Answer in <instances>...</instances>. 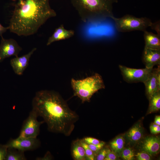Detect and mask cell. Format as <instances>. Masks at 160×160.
Here are the masks:
<instances>
[{"label":"cell","mask_w":160,"mask_h":160,"mask_svg":"<svg viewBox=\"0 0 160 160\" xmlns=\"http://www.w3.org/2000/svg\"><path fill=\"white\" fill-rule=\"evenodd\" d=\"M32 110L42 117L52 132L71 135L79 116L71 110L58 92L53 90L37 92L32 101Z\"/></svg>","instance_id":"1"},{"label":"cell","mask_w":160,"mask_h":160,"mask_svg":"<svg viewBox=\"0 0 160 160\" xmlns=\"http://www.w3.org/2000/svg\"><path fill=\"white\" fill-rule=\"evenodd\" d=\"M50 0H15L9 30L18 36L36 33L50 18L56 16L50 7Z\"/></svg>","instance_id":"2"},{"label":"cell","mask_w":160,"mask_h":160,"mask_svg":"<svg viewBox=\"0 0 160 160\" xmlns=\"http://www.w3.org/2000/svg\"><path fill=\"white\" fill-rule=\"evenodd\" d=\"M81 20L84 23L111 18L113 16V5L117 0H71Z\"/></svg>","instance_id":"3"},{"label":"cell","mask_w":160,"mask_h":160,"mask_svg":"<svg viewBox=\"0 0 160 160\" xmlns=\"http://www.w3.org/2000/svg\"><path fill=\"white\" fill-rule=\"evenodd\" d=\"M71 83L74 95L82 103L89 102L92 95L105 86L101 76L98 73L81 79L72 78Z\"/></svg>","instance_id":"4"},{"label":"cell","mask_w":160,"mask_h":160,"mask_svg":"<svg viewBox=\"0 0 160 160\" xmlns=\"http://www.w3.org/2000/svg\"><path fill=\"white\" fill-rule=\"evenodd\" d=\"M111 19L115 22V28L119 32H125L134 31L145 32L150 27L151 20L146 17H137L133 15H126L120 18L114 16Z\"/></svg>","instance_id":"5"},{"label":"cell","mask_w":160,"mask_h":160,"mask_svg":"<svg viewBox=\"0 0 160 160\" xmlns=\"http://www.w3.org/2000/svg\"><path fill=\"white\" fill-rule=\"evenodd\" d=\"M38 116L33 110L24 121L18 137L21 138H37L40 131L41 125L44 121H39Z\"/></svg>","instance_id":"6"},{"label":"cell","mask_w":160,"mask_h":160,"mask_svg":"<svg viewBox=\"0 0 160 160\" xmlns=\"http://www.w3.org/2000/svg\"><path fill=\"white\" fill-rule=\"evenodd\" d=\"M119 67L124 81L128 83H144L149 76L152 69L129 68L121 65Z\"/></svg>","instance_id":"7"},{"label":"cell","mask_w":160,"mask_h":160,"mask_svg":"<svg viewBox=\"0 0 160 160\" xmlns=\"http://www.w3.org/2000/svg\"><path fill=\"white\" fill-rule=\"evenodd\" d=\"M5 145L7 148H14L24 152L32 151L39 148L40 145L37 138H21L11 139Z\"/></svg>","instance_id":"8"},{"label":"cell","mask_w":160,"mask_h":160,"mask_svg":"<svg viewBox=\"0 0 160 160\" xmlns=\"http://www.w3.org/2000/svg\"><path fill=\"white\" fill-rule=\"evenodd\" d=\"M0 44V62L12 56H18L22 48L14 39H6L3 36Z\"/></svg>","instance_id":"9"},{"label":"cell","mask_w":160,"mask_h":160,"mask_svg":"<svg viewBox=\"0 0 160 160\" xmlns=\"http://www.w3.org/2000/svg\"><path fill=\"white\" fill-rule=\"evenodd\" d=\"M145 92L149 98L153 94L160 91V66L153 68L148 78L143 83Z\"/></svg>","instance_id":"10"},{"label":"cell","mask_w":160,"mask_h":160,"mask_svg":"<svg viewBox=\"0 0 160 160\" xmlns=\"http://www.w3.org/2000/svg\"><path fill=\"white\" fill-rule=\"evenodd\" d=\"M36 50V48H34L28 53L20 57H15L11 60L10 65L15 74L18 75L23 74L28 65L31 56Z\"/></svg>","instance_id":"11"},{"label":"cell","mask_w":160,"mask_h":160,"mask_svg":"<svg viewBox=\"0 0 160 160\" xmlns=\"http://www.w3.org/2000/svg\"><path fill=\"white\" fill-rule=\"evenodd\" d=\"M143 61L145 68H153L154 66L160 64V50L144 49L142 55Z\"/></svg>","instance_id":"12"},{"label":"cell","mask_w":160,"mask_h":160,"mask_svg":"<svg viewBox=\"0 0 160 160\" xmlns=\"http://www.w3.org/2000/svg\"><path fill=\"white\" fill-rule=\"evenodd\" d=\"M74 34V30L66 29L63 25L61 24L55 29L52 34L49 37L46 44L49 46L55 42L68 39Z\"/></svg>","instance_id":"13"},{"label":"cell","mask_w":160,"mask_h":160,"mask_svg":"<svg viewBox=\"0 0 160 160\" xmlns=\"http://www.w3.org/2000/svg\"><path fill=\"white\" fill-rule=\"evenodd\" d=\"M142 147L145 152L151 156L156 154L160 150V139L155 136L147 137L143 140Z\"/></svg>","instance_id":"14"},{"label":"cell","mask_w":160,"mask_h":160,"mask_svg":"<svg viewBox=\"0 0 160 160\" xmlns=\"http://www.w3.org/2000/svg\"><path fill=\"white\" fill-rule=\"evenodd\" d=\"M144 48L153 50H160V35L147 31L144 32Z\"/></svg>","instance_id":"15"},{"label":"cell","mask_w":160,"mask_h":160,"mask_svg":"<svg viewBox=\"0 0 160 160\" xmlns=\"http://www.w3.org/2000/svg\"><path fill=\"white\" fill-rule=\"evenodd\" d=\"M72 153L75 160H84L86 159L84 149L81 144L80 140H78L73 142Z\"/></svg>","instance_id":"16"},{"label":"cell","mask_w":160,"mask_h":160,"mask_svg":"<svg viewBox=\"0 0 160 160\" xmlns=\"http://www.w3.org/2000/svg\"><path fill=\"white\" fill-rule=\"evenodd\" d=\"M143 129L140 123H137L132 127L127 133L128 140L133 142L139 141L143 136Z\"/></svg>","instance_id":"17"},{"label":"cell","mask_w":160,"mask_h":160,"mask_svg":"<svg viewBox=\"0 0 160 160\" xmlns=\"http://www.w3.org/2000/svg\"><path fill=\"white\" fill-rule=\"evenodd\" d=\"M149 103L148 113L157 112L160 109V91L153 94L149 98Z\"/></svg>","instance_id":"18"},{"label":"cell","mask_w":160,"mask_h":160,"mask_svg":"<svg viewBox=\"0 0 160 160\" xmlns=\"http://www.w3.org/2000/svg\"><path fill=\"white\" fill-rule=\"evenodd\" d=\"M24 152L12 148H8L5 160H26Z\"/></svg>","instance_id":"19"},{"label":"cell","mask_w":160,"mask_h":160,"mask_svg":"<svg viewBox=\"0 0 160 160\" xmlns=\"http://www.w3.org/2000/svg\"><path fill=\"white\" fill-rule=\"evenodd\" d=\"M124 145V138L121 136L116 137L110 143L111 150L117 155L121 153L123 150Z\"/></svg>","instance_id":"20"},{"label":"cell","mask_w":160,"mask_h":160,"mask_svg":"<svg viewBox=\"0 0 160 160\" xmlns=\"http://www.w3.org/2000/svg\"><path fill=\"white\" fill-rule=\"evenodd\" d=\"M80 141L84 149L86 159L89 160H94L95 159L94 153L89 148L88 144L83 140H80Z\"/></svg>","instance_id":"21"},{"label":"cell","mask_w":160,"mask_h":160,"mask_svg":"<svg viewBox=\"0 0 160 160\" xmlns=\"http://www.w3.org/2000/svg\"><path fill=\"white\" fill-rule=\"evenodd\" d=\"M121 157L126 160L134 159L135 156L133 151L130 148H127L123 150L121 153Z\"/></svg>","instance_id":"22"},{"label":"cell","mask_w":160,"mask_h":160,"mask_svg":"<svg viewBox=\"0 0 160 160\" xmlns=\"http://www.w3.org/2000/svg\"><path fill=\"white\" fill-rule=\"evenodd\" d=\"M105 144L104 142L101 141L99 143L97 144H87L89 148L95 154V153H97L100 151L103 148Z\"/></svg>","instance_id":"23"},{"label":"cell","mask_w":160,"mask_h":160,"mask_svg":"<svg viewBox=\"0 0 160 160\" xmlns=\"http://www.w3.org/2000/svg\"><path fill=\"white\" fill-rule=\"evenodd\" d=\"M135 156L138 160H150L151 159V156L145 152L138 153Z\"/></svg>","instance_id":"24"},{"label":"cell","mask_w":160,"mask_h":160,"mask_svg":"<svg viewBox=\"0 0 160 160\" xmlns=\"http://www.w3.org/2000/svg\"><path fill=\"white\" fill-rule=\"evenodd\" d=\"M107 153L105 160H115L117 159V155L109 148L107 149Z\"/></svg>","instance_id":"25"},{"label":"cell","mask_w":160,"mask_h":160,"mask_svg":"<svg viewBox=\"0 0 160 160\" xmlns=\"http://www.w3.org/2000/svg\"><path fill=\"white\" fill-rule=\"evenodd\" d=\"M7 148L5 145L0 144V160H5Z\"/></svg>","instance_id":"26"},{"label":"cell","mask_w":160,"mask_h":160,"mask_svg":"<svg viewBox=\"0 0 160 160\" xmlns=\"http://www.w3.org/2000/svg\"><path fill=\"white\" fill-rule=\"evenodd\" d=\"M82 140L88 144H97L101 142L97 139L90 137H85Z\"/></svg>","instance_id":"27"},{"label":"cell","mask_w":160,"mask_h":160,"mask_svg":"<svg viewBox=\"0 0 160 160\" xmlns=\"http://www.w3.org/2000/svg\"><path fill=\"white\" fill-rule=\"evenodd\" d=\"M107 153V149L102 148L97 155L96 159L97 160H104Z\"/></svg>","instance_id":"28"},{"label":"cell","mask_w":160,"mask_h":160,"mask_svg":"<svg viewBox=\"0 0 160 160\" xmlns=\"http://www.w3.org/2000/svg\"><path fill=\"white\" fill-rule=\"evenodd\" d=\"M150 130L151 133L156 134L160 132V127L155 123L153 124L150 127Z\"/></svg>","instance_id":"29"},{"label":"cell","mask_w":160,"mask_h":160,"mask_svg":"<svg viewBox=\"0 0 160 160\" xmlns=\"http://www.w3.org/2000/svg\"><path fill=\"white\" fill-rule=\"evenodd\" d=\"M160 21L152 23L150 27L152 29L155 30L157 32V34L160 35Z\"/></svg>","instance_id":"30"},{"label":"cell","mask_w":160,"mask_h":160,"mask_svg":"<svg viewBox=\"0 0 160 160\" xmlns=\"http://www.w3.org/2000/svg\"><path fill=\"white\" fill-rule=\"evenodd\" d=\"M52 159L50 154L49 152H47V154L43 157H38L36 158V160H50Z\"/></svg>","instance_id":"31"},{"label":"cell","mask_w":160,"mask_h":160,"mask_svg":"<svg viewBox=\"0 0 160 160\" xmlns=\"http://www.w3.org/2000/svg\"><path fill=\"white\" fill-rule=\"evenodd\" d=\"M8 30H9V27H4L0 23V36H2V34Z\"/></svg>","instance_id":"32"},{"label":"cell","mask_w":160,"mask_h":160,"mask_svg":"<svg viewBox=\"0 0 160 160\" xmlns=\"http://www.w3.org/2000/svg\"><path fill=\"white\" fill-rule=\"evenodd\" d=\"M154 123L159 126L160 125V116H156L154 120Z\"/></svg>","instance_id":"33"}]
</instances>
